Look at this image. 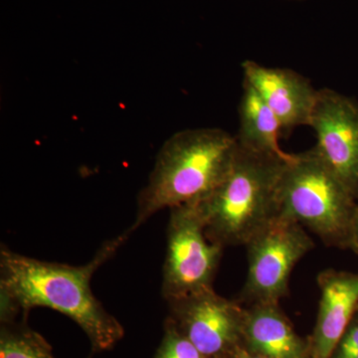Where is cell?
<instances>
[{
	"label": "cell",
	"mask_w": 358,
	"mask_h": 358,
	"mask_svg": "<svg viewBox=\"0 0 358 358\" xmlns=\"http://www.w3.org/2000/svg\"><path fill=\"white\" fill-rule=\"evenodd\" d=\"M131 234L127 230L106 242L93 260L82 266L47 262L2 247L1 322H11L20 312L49 308L74 320L87 334L95 352L112 348L124 336V327L96 298L91 280Z\"/></svg>",
	"instance_id": "6da1fadb"
},
{
	"label": "cell",
	"mask_w": 358,
	"mask_h": 358,
	"mask_svg": "<svg viewBox=\"0 0 358 358\" xmlns=\"http://www.w3.org/2000/svg\"><path fill=\"white\" fill-rule=\"evenodd\" d=\"M239 150L236 136L220 129H185L160 148L138 196L133 233L157 212L206 199L227 176Z\"/></svg>",
	"instance_id": "7a4b0ae2"
},
{
	"label": "cell",
	"mask_w": 358,
	"mask_h": 358,
	"mask_svg": "<svg viewBox=\"0 0 358 358\" xmlns=\"http://www.w3.org/2000/svg\"><path fill=\"white\" fill-rule=\"evenodd\" d=\"M293 157L294 155L284 157L239 147L227 176L196 204L209 239L223 248L245 246L279 218L280 182Z\"/></svg>",
	"instance_id": "3957f363"
},
{
	"label": "cell",
	"mask_w": 358,
	"mask_h": 358,
	"mask_svg": "<svg viewBox=\"0 0 358 358\" xmlns=\"http://www.w3.org/2000/svg\"><path fill=\"white\" fill-rule=\"evenodd\" d=\"M357 197L313 148L294 155L280 182V216L327 246H350Z\"/></svg>",
	"instance_id": "277c9868"
},
{
	"label": "cell",
	"mask_w": 358,
	"mask_h": 358,
	"mask_svg": "<svg viewBox=\"0 0 358 358\" xmlns=\"http://www.w3.org/2000/svg\"><path fill=\"white\" fill-rule=\"evenodd\" d=\"M169 210L162 285L166 301L213 288L224 249L207 236L196 204Z\"/></svg>",
	"instance_id": "5b68a950"
},
{
	"label": "cell",
	"mask_w": 358,
	"mask_h": 358,
	"mask_svg": "<svg viewBox=\"0 0 358 358\" xmlns=\"http://www.w3.org/2000/svg\"><path fill=\"white\" fill-rule=\"evenodd\" d=\"M245 247L248 254V274L241 300L252 306L279 303L288 294L294 266L315 244L301 224L280 216Z\"/></svg>",
	"instance_id": "8992f818"
},
{
	"label": "cell",
	"mask_w": 358,
	"mask_h": 358,
	"mask_svg": "<svg viewBox=\"0 0 358 358\" xmlns=\"http://www.w3.org/2000/svg\"><path fill=\"white\" fill-rule=\"evenodd\" d=\"M167 303L169 319L205 357H230L243 343L246 308L221 296L213 288Z\"/></svg>",
	"instance_id": "52a82bcc"
},
{
	"label": "cell",
	"mask_w": 358,
	"mask_h": 358,
	"mask_svg": "<svg viewBox=\"0 0 358 358\" xmlns=\"http://www.w3.org/2000/svg\"><path fill=\"white\" fill-rule=\"evenodd\" d=\"M308 127L317 138L315 150L358 196V106L331 89H320Z\"/></svg>",
	"instance_id": "ba28073f"
},
{
	"label": "cell",
	"mask_w": 358,
	"mask_h": 358,
	"mask_svg": "<svg viewBox=\"0 0 358 358\" xmlns=\"http://www.w3.org/2000/svg\"><path fill=\"white\" fill-rule=\"evenodd\" d=\"M243 80L251 85L281 124L282 131L308 126L319 90L294 70L242 63Z\"/></svg>",
	"instance_id": "9c48e42d"
},
{
	"label": "cell",
	"mask_w": 358,
	"mask_h": 358,
	"mask_svg": "<svg viewBox=\"0 0 358 358\" xmlns=\"http://www.w3.org/2000/svg\"><path fill=\"white\" fill-rule=\"evenodd\" d=\"M319 315L313 334V358H331L358 306V275L322 271L317 275Z\"/></svg>",
	"instance_id": "30bf717a"
},
{
	"label": "cell",
	"mask_w": 358,
	"mask_h": 358,
	"mask_svg": "<svg viewBox=\"0 0 358 358\" xmlns=\"http://www.w3.org/2000/svg\"><path fill=\"white\" fill-rule=\"evenodd\" d=\"M242 346L268 358H313L310 343L294 331L279 303H257L246 308Z\"/></svg>",
	"instance_id": "8fae6325"
},
{
	"label": "cell",
	"mask_w": 358,
	"mask_h": 358,
	"mask_svg": "<svg viewBox=\"0 0 358 358\" xmlns=\"http://www.w3.org/2000/svg\"><path fill=\"white\" fill-rule=\"evenodd\" d=\"M238 145L250 152L289 157L279 145L281 124L261 96L243 80V94L239 105Z\"/></svg>",
	"instance_id": "7c38bea8"
},
{
	"label": "cell",
	"mask_w": 358,
	"mask_h": 358,
	"mask_svg": "<svg viewBox=\"0 0 358 358\" xmlns=\"http://www.w3.org/2000/svg\"><path fill=\"white\" fill-rule=\"evenodd\" d=\"M0 358H56L43 336L29 327L4 322L0 336Z\"/></svg>",
	"instance_id": "4fadbf2b"
},
{
	"label": "cell",
	"mask_w": 358,
	"mask_h": 358,
	"mask_svg": "<svg viewBox=\"0 0 358 358\" xmlns=\"http://www.w3.org/2000/svg\"><path fill=\"white\" fill-rule=\"evenodd\" d=\"M155 358H208L195 348L192 341L181 334L171 320L166 322L164 338Z\"/></svg>",
	"instance_id": "5bb4252c"
},
{
	"label": "cell",
	"mask_w": 358,
	"mask_h": 358,
	"mask_svg": "<svg viewBox=\"0 0 358 358\" xmlns=\"http://www.w3.org/2000/svg\"><path fill=\"white\" fill-rule=\"evenodd\" d=\"M333 355L336 358H358V324L348 326Z\"/></svg>",
	"instance_id": "9a60e30c"
},
{
	"label": "cell",
	"mask_w": 358,
	"mask_h": 358,
	"mask_svg": "<svg viewBox=\"0 0 358 358\" xmlns=\"http://www.w3.org/2000/svg\"><path fill=\"white\" fill-rule=\"evenodd\" d=\"M350 247H353V249L357 250L358 252V203L355 206V215H353L352 219Z\"/></svg>",
	"instance_id": "2e32d148"
},
{
	"label": "cell",
	"mask_w": 358,
	"mask_h": 358,
	"mask_svg": "<svg viewBox=\"0 0 358 358\" xmlns=\"http://www.w3.org/2000/svg\"><path fill=\"white\" fill-rule=\"evenodd\" d=\"M230 358H268L266 357H263V355H256V353H253L249 352L248 350L244 348V346L240 345L238 346L236 350H234V352L232 353Z\"/></svg>",
	"instance_id": "e0dca14e"
},
{
	"label": "cell",
	"mask_w": 358,
	"mask_h": 358,
	"mask_svg": "<svg viewBox=\"0 0 358 358\" xmlns=\"http://www.w3.org/2000/svg\"><path fill=\"white\" fill-rule=\"evenodd\" d=\"M289 1H303V0H289Z\"/></svg>",
	"instance_id": "ac0fdd59"
}]
</instances>
